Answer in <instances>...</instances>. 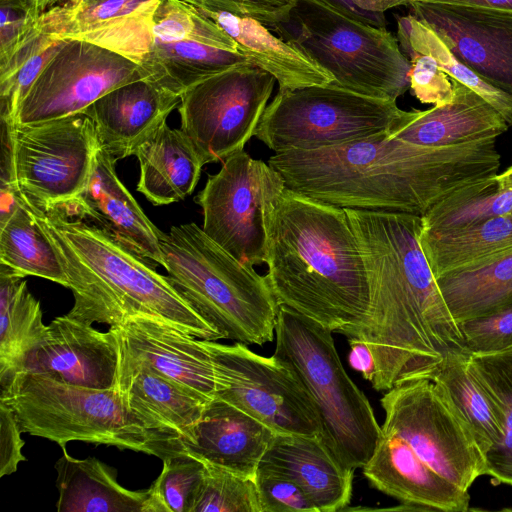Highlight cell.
<instances>
[{
  "mask_svg": "<svg viewBox=\"0 0 512 512\" xmlns=\"http://www.w3.org/2000/svg\"><path fill=\"white\" fill-rule=\"evenodd\" d=\"M40 302L22 277L0 265V388L23 371L26 356L47 333Z\"/></svg>",
  "mask_w": 512,
  "mask_h": 512,
  "instance_id": "cell-31",
  "label": "cell"
},
{
  "mask_svg": "<svg viewBox=\"0 0 512 512\" xmlns=\"http://www.w3.org/2000/svg\"><path fill=\"white\" fill-rule=\"evenodd\" d=\"M21 433L14 411L0 400V477L16 472L19 463L26 460Z\"/></svg>",
  "mask_w": 512,
  "mask_h": 512,
  "instance_id": "cell-46",
  "label": "cell"
},
{
  "mask_svg": "<svg viewBox=\"0 0 512 512\" xmlns=\"http://www.w3.org/2000/svg\"><path fill=\"white\" fill-rule=\"evenodd\" d=\"M496 139L422 146L390 131L313 150L275 153L268 164L285 187L348 209L424 215L455 190L497 174Z\"/></svg>",
  "mask_w": 512,
  "mask_h": 512,
  "instance_id": "cell-2",
  "label": "cell"
},
{
  "mask_svg": "<svg viewBox=\"0 0 512 512\" xmlns=\"http://www.w3.org/2000/svg\"><path fill=\"white\" fill-rule=\"evenodd\" d=\"M61 0H37L35 6V17L38 18L44 11L51 8Z\"/></svg>",
  "mask_w": 512,
  "mask_h": 512,
  "instance_id": "cell-52",
  "label": "cell"
},
{
  "mask_svg": "<svg viewBox=\"0 0 512 512\" xmlns=\"http://www.w3.org/2000/svg\"><path fill=\"white\" fill-rule=\"evenodd\" d=\"M115 159L99 145L86 188L71 202L60 206L109 232L132 251L163 267V232L147 217L120 181Z\"/></svg>",
  "mask_w": 512,
  "mask_h": 512,
  "instance_id": "cell-20",
  "label": "cell"
},
{
  "mask_svg": "<svg viewBox=\"0 0 512 512\" xmlns=\"http://www.w3.org/2000/svg\"><path fill=\"white\" fill-rule=\"evenodd\" d=\"M410 6L458 60L512 95V11L426 1Z\"/></svg>",
  "mask_w": 512,
  "mask_h": 512,
  "instance_id": "cell-17",
  "label": "cell"
},
{
  "mask_svg": "<svg viewBox=\"0 0 512 512\" xmlns=\"http://www.w3.org/2000/svg\"><path fill=\"white\" fill-rule=\"evenodd\" d=\"M158 0H61L36 20L40 31L57 39H78Z\"/></svg>",
  "mask_w": 512,
  "mask_h": 512,
  "instance_id": "cell-39",
  "label": "cell"
},
{
  "mask_svg": "<svg viewBox=\"0 0 512 512\" xmlns=\"http://www.w3.org/2000/svg\"><path fill=\"white\" fill-rule=\"evenodd\" d=\"M458 323L512 304V251L437 279Z\"/></svg>",
  "mask_w": 512,
  "mask_h": 512,
  "instance_id": "cell-33",
  "label": "cell"
},
{
  "mask_svg": "<svg viewBox=\"0 0 512 512\" xmlns=\"http://www.w3.org/2000/svg\"><path fill=\"white\" fill-rule=\"evenodd\" d=\"M273 29L340 87L395 101L410 88V62L385 26L361 22L313 0H298L289 21Z\"/></svg>",
  "mask_w": 512,
  "mask_h": 512,
  "instance_id": "cell-9",
  "label": "cell"
},
{
  "mask_svg": "<svg viewBox=\"0 0 512 512\" xmlns=\"http://www.w3.org/2000/svg\"><path fill=\"white\" fill-rule=\"evenodd\" d=\"M118 366L119 346L112 329L100 331L65 314L48 325L44 340L26 356L22 372L71 385L111 389L116 386Z\"/></svg>",
  "mask_w": 512,
  "mask_h": 512,
  "instance_id": "cell-19",
  "label": "cell"
},
{
  "mask_svg": "<svg viewBox=\"0 0 512 512\" xmlns=\"http://www.w3.org/2000/svg\"><path fill=\"white\" fill-rule=\"evenodd\" d=\"M408 58L410 89L424 104L441 105L449 102L454 94L451 78L429 54L415 50L402 51Z\"/></svg>",
  "mask_w": 512,
  "mask_h": 512,
  "instance_id": "cell-44",
  "label": "cell"
},
{
  "mask_svg": "<svg viewBox=\"0 0 512 512\" xmlns=\"http://www.w3.org/2000/svg\"><path fill=\"white\" fill-rule=\"evenodd\" d=\"M469 357L448 356L431 381L469 428L484 456L503 437V416L492 395L470 368Z\"/></svg>",
  "mask_w": 512,
  "mask_h": 512,
  "instance_id": "cell-32",
  "label": "cell"
},
{
  "mask_svg": "<svg viewBox=\"0 0 512 512\" xmlns=\"http://www.w3.org/2000/svg\"><path fill=\"white\" fill-rule=\"evenodd\" d=\"M319 4L327 6L336 10L337 12L344 14L353 19L361 22L375 25L385 26V19L378 18L369 14H366L355 7L350 0H313Z\"/></svg>",
  "mask_w": 512,
  "mask_h": 512,
  "instance_id": "cell-49",
  "label": "cell"
},
{
  "mask_svg": "<svg viewBox=\"0 0 512 512\" xmlns=\"http://www.w3.org/2000/svg\"><path fill=\"white\" fill-rule=\"evenodd\" d=\"M512 11V0H417Z\"/></svg>",
  "mask_w": 512,
  "mask_h": 512,
  "instance_id": "cell-51",
  "label": "cell"
},
{
  "mask_svg": "<svg viewBox=\"0 0 512 512\" xmlns=\"http://www.w3.org/2000/svg\"><path fill=\"white\" fill-rule=\"evenodd\" d=\"M1 132V191L47 210L86 188L100 142L84 113L34 124L1 120Z\"/></svg>",
  "mask_w": 512,
  "mask_h": 512,
  "instance_id": "cell-10",
  "label": "cell"
},
{
  "mask_svg": "<svg viewBox=\"0 0 512 512\" xmlns=\"http://www.w3.org/2000/svg\"><path fill=\"white\" fill-rule=\"evenodd\" d=\"M180 102V95L140 79L112 89L82 113L93 121L100 145L117 161L135 155Z\"/></svg>",
  "mask_w": 512,
  "mask_h": 512,
  "instance_id": "cell-22",
  "label": "cell"
},
{
  "mask_svg": "<svg viewBox=\"0 0 512 512\" xmlns=\"http://www.w3.org/2000/svg\"><path fill=\"white\" fill-rule=\"evenodd\" d=\"M209 11L251 17L272 29L289 21L298 0H181Z\"/></svg>",
  "mask_w": 512,
  "mask_h": 512,
  "instance_id": "cell-45",
  "label": "cell"
},
{
  "mask_svg": "<svg viewBox=\"0 0 512 512\" xmlns=\"http://www.w3.org/2000/svg\"><path fill=\"white\" fill-rule=\"evenodd\" d=\"M275 78L247 62L197 82L181 95L180 129L203 166L224 161L254 136Z\"/></svg>",
  "mask_w": 512,
  "mask_h": 512,
  "instance_id": "cell-13",
  "label": "cell"
},
{
  "mask_svg": "<svg viewBox=\"0 0 512 512\" xmlns=\"http://www.w3.org/2000/svg\"><path fill=\"white\" fill-rule=\"evenodd\" d=\"M420 243L435 278L512 251V213L447 230H424Z\"/></svg>",
  "mask_w": 512,
  "mask_h": 512,
  "instance_id": "cell-30",
  "label": "cell"
},
{
  "mask_svg": "<svg viewBox=\"0 0 512 512\" xmlns=\"http://www.w3.org/2000/svg\"><path fill=\"white\" fill-rule=\"evenodd\" d=\"M258 468L293 480L317 512L341 511L350 503L354 469L343 465L321 436L275 434Z\"/></svg>",
  "mask_w": 512,
  "mask_h": 512,
  "instance_id": "cell-23",
  "label": "cell"
},
{
  "mask_svg": "<svg viewBox=\"0 0 512 512\" xmlns=\"http://www.w3.org/2000/svg\"><path fill=\"white\" fill-rule=\"evenodd\" d=\"M275 434L254 417L215 396L183 447L203 462L254 479Z\"/></svg>",
  "mask_w": 512,
  "mask_h": 512,
  "instance_id": "cell-24",
  "label": "cell"
},
{
  "mask_svg": "<svg viewBox=\"0 0 512 512\" xmlns=\"http://www.w3.org/2000/svg\"><path fill=\"white\" fill-rule=\"evenodd\" d=\"M167 278L222 339L263 345L274 338L279 304L265 276L236 259L196 223L161 236Z\"/></svg>",
  "mask_w": 512,
  "mask_h": 512,
  "instance_id": "cell-5",
  "label": "cell"
},
{
  "mask_svg": "<svg viewBox=\"0 0 512 512\" xmlns=\"http://www.w3.org/2000/svg\"><path fill=\"white\" fill-rule=\"evenodd\" d=\"M403 112L395 100L313 85L278 91L254 136L275 153L320 149L390 131Z\"/></svg>",
  "mask_w": 512,
  "mask_h": 512,
  "instance_id": "cell-11",
  "label": "cell"
},
{
  "mask_svg": "<svg viewBox=\"0 0 512 512\" xmlns=\"http://www.w3.org/2000/svg\"><path fill=\"white\" fill-rule=\"evenodd\" d=\"M135 63L144 80L175 94L249 60L236 42L199 8L158 0L78 38Z\"/></svg>",
  "mask_w": 512,
  "mask_h": 512,
  "instance_id": "cell-6",
  "label": "cell"
},
{
  "mask_svg": "<svg viewBox=\"0 0 512 512\" xmlns=\"http://www.w3.org/2000/svg\"><path fill=\"white\" fill-rule=\"evenodd\" d=\"M200 10L236 42L250 63L275 78L279 91L333 82L332 76L301 49L273 35L262 22L229 12Z\"/></svg>",
  "mask_w": 512,
  "mask_h": 512,
  "instance_id": "cell-27",
  "label": "cell"
},
{
  "mask_svg": "<svg viewBox=\"0 0 512 512\" xmlns=\"http://www.w3.org/2000/svg\"><path fill=\"white\" fill-rule=\"evenodd\" d=\"M468 354L486 355L512 348V304L458 322Z\"/></svg>",
  "mask_w": 512,
  "mask_h": 512,
  "instance_id": "cell-42",
  "label": "cell"
},
{
  "mask_svg": "<svg viewBox=\"0 0 512 512\" xmlns=\"http://www.w3.org/2000/svg\"><path fill=\"white\" fill-rule=\"evenodd\" d=\"M452 99L424 111H404L390 130V137L422 146H452L497 138L509 125L501 114L476 92L451 79Z\"/></svg>",
  "mask_w": 512,
  "mask_h": 512,
  "instance_id": "cell-25",
  "label": "cell"
},
{
  "mask_svg": "<svg viewBox=\"0 0 512 512\" xmlns=\"http://www.w3.org/2000/svg\"><path fill=\"white\" fill-rule=\"evenodd\" d=\"M265 263L279 306L344 336L367 319L366 268L344 208L286 188L272 213Z\"/></svg>",
  "mask_w": 512,
  "mask_h": 512,
  "instance_id": "cell-3",
  "label": "cell"
},
{
  "mask_svg": "<svg viewBox=\"0 0 512 512\" xmlns=\"http://www.w3.org/2000/svg\"><path fill=\"white\" fill-rule=\"evenodd\" d=\"M0 400L14 411L23 433L61 447L81 441L162 460L185 452L179 438L147 428L115 388H88L22 372L0 388Z\"/></svg>",
  "mask_w": 512,
  "mask_h": 512,
  "instance_id": "cell-7",
  "label": "cell"
},
{
  "mask_svg": "<svg viewBox=\"0 0 512 512\" xmlns=\"http://www.w3.org/2000/svg\"><path fill=\"white\" fill-rule=\"evenodd\" d=\"M109 328L119 346L117 380L133 369L147 367L209 400L215 397V367L204 339L144 315L127 317Z\"/></svg>",
  "mask_w": 512,
  "mask_h": 512,
  "instance_id": "cell-18",
  "label": "cell"
},
{
  "mask_svg": "<svg viewBox=\"0 0 512 512\" xmlns=\"http://www.w3.org/2000/svg\"><path fill=\"white\" fill-rule=\"evenodd\" d=\"M162 461V471L150 486V512H192L205 463L186 451Z\"/></svg>",
  "mask_w": 512,
  "mask_h": 512,
  "instance_id": "cell-40",
  "label": "cell"
},
{
  "mask_svg": "<svg viewBox=\"0 0 512 512\" xmlns=\"http://www.w3.org/2000/svg\"><path fill=\"white\" fill-rule=\"evenodd\" d=\"M254 481L261 512H317L302 488L285 475L258 468Z\"/></svg>",
  "mask_w": 512,
  "mask_h": 512,
  "instance_id": "cell-43",
  "label": "cell"
},
{
  "mask_svg": "<svg viewBox=\"0 0 512 512\" xmlns=\"http://www.w3.org/2000/svg\"><path fill=\"white\" fill-rule=\"evenodd\" d=\"M383 426L414 454L463 490L485 475V460L469 428L429 379L404 382L381 398Z\"/></svg>",
  "mask_w": 512,
  "mask_h": 512,
  "instance_id": "cell-15",
  "label": "cell"
},
{
  "mask_svg": "<svg viewBox=\"0 0 512 512\" xmlns=\"http://www.w3.org/2000/svg\"><path fill=\"white\" fill-rule=\"evenodd\" d=\"M469 366L499 406L503 437L485 455V474L512 485V348L493 354L471 355Z\"/></svg>",
  "mask_w": 512,
  "mask_h": 512,
  "instance_id": "cell-38",
  "label": "cell"
},
{
  "mask_svg": "<svg viewBox=\"0 0 512 512\" xmlns=\"http://www.w3.org/2000/svg\"><path fill=\"white\" fill-rule=\"evenodd\" d=\"M275 333L273 356L295 371L313 399L322 440L346 467H364L373 455L381 426L369 400L346 373L333 332L280 305Z\"/></svg>",
  "mask_w": 512,
  "mask_h": 512,
  "instance_id": "cell-8",
  "label": "cell"
},
{
  "mask_svg": "<svg viewBox=\"0 0 512 512\" xmlns=\"http://www.w3.org/2000/svg\"><path fill=\"white\" fill-rule=\"evenodd\" d=\"M205 463L192 512H261L254 479Z\"/></svg>",
  "mask_w": 512,
  "mask_h": 512,
  "instance_id": "cell-41",
  "label": "cell"
},
{
  "mask_svg": "<svg viewBox=\"0 0 512 512\" xmlns=\"http://www.w3.org/2000/svg\"><path fill=\"white\" fill-rule=\"evenodd\" d=\"M348 342L351 348L349 355L351 366L361 372L362 376L371 383L376 372L371 351L366 344L360 341L348 339Z\"/></svg>",
  "mask_w": 512,
  "mask_h": 512,
  "instance_id": "cell-48",
  "label": "cell"
},
{
  "mask_svg": "<svg viewBox=\"0 0 512 512\" xmlns=\"http://www.w3.org/2000/svg\"><path fill=\"white\" fill-rule=\"evenodd\" d=\"M0 56L14 48L33 28V18L24 7L14 0H0Z\"/></svg>",
  "mask_w": 512,
  "mask_h": 512,
  "instance_id": "cell-47",
  "label": "cell"
},
{
  "mask_svg": "<svg viewBox=\"0 0 512 512\" xmlns=\"http://www.w3.org/2000/svg\"><path fill=\"white\" fill-rule=\"evenodd\" d=\"M22 203L52 243L66 273L74 296L68 316L113 326L144 315L199 339H222L155 264L109 232L61 207L41 210Z\"/></svg>",
  "mask_w": 512,
  "mask_h": 512,
  "instance_id": "cell-4",
  "label": "cell"
},
{
  "mask_svg": "<svg viewBox=\"0 0 512 512\" xmlns=\"http://www.w3.org/2000/svg\"><path fill=\"white\" fill-rule=\"evenodd\" d=\"M115 388L147 428L175 436L182 445L191 439L211 401L147 367H138L119 378Z\"/></svg>",
  "mask_w": 512,
  "mask_h": 512,
  "instance_id": "cell-26",
  "label": "cell"
},
{
  "mask_svg": "<svg viewBox=\"0 0 512 512\" xmlns=\"http://www.w3.org/2000/svg\"><path fill=\"white\" fill-rule=\"evenodd\" d=\"M397 39L402 51L415 50L432 56L451 78L467 86L491 104L512 126V95L479 77L458 60L438 35L412 14L397 19Z\"/></svg>",
  "mask_w": 512,
  "mask_h": 512,
  "instance_id": "cell-37",
  "label": "cell"
},
{
  "mask_svg": "<svg viewBox=\"0 0 512 512\" xmlns=\"http://www.w3.org/2000/svg\"><path fill=\"white\" fill-rule=\"evenodd\" d=\"M360 11L378 17L384 18V12L401 5H411L417 0H350Z\"/></svg>",
  "mask_w": 512,
  "mask_h": 512,
  "instance_id": "cell-50",
  "label": "cell"
},
{
  "mask_svg": "<svg viewBox=\"0 0 512 512\" xmlns=\"http://www.w3.org/2000/svg\"><path fill=\"white\" fill-rule=\"evenodd\" d=\"M286 189L268 162L243 150L226 158L195 197L203 213L202 230L244 264L265 263L274 208Z\"/></svg>",
  "mask_w": 512,
  "mask_h": 512,
  "instance_id": "cell-12",
  "label": "cell"
},
{
  "mask_svg": "<svg viewBox=\"0 0 512 512\" xmlns=\"http://www.w3.org/2000/svg\"><path fill=\"white\" fill-rule=\"evenodd\" d=\"M62 42L40 31L35 23L14 48L0 56L1 120L14 121L31 85Z\"/></svg>",
  "mask_w": 512,
  "mask_h": 512,
  "instance_id": "cell-36",
  "label": "cell"
},
{
  "mask_svg": "<svg viewBox=\"0 0 512 512\" xmlns=\"http://www.w3.org/2000/svg\"><path fill=\"white\" fill-rule=\"evenodd\" d=\"M19 3L22 7L26 9V11L33 17H35V6L37 0H14Z\"/></svg>",
  "mask_w": 512,
  "mask_h": 512,
  "instance_id": "cell-53",
  "label": "cell"
},
{
  "mask_svg": "<svg viewBox=\"0 0 512 512\" xmlns=\"http://www.w3.org/2000/svg\"><path fill=\"white\" fill-rule=\"evenodd\" d=\"M362 469L373 487L401 501L405 510L469 509L467 490L431 469L400 436L383 425L373 455Z\"/></svg>",
  "mask_w": 512,
  "mask_h": 512,
  "instance_id": "cell-21",
  "label": "cell"
},
{
  "mask_svg": "<svg viewBox=\"0 0 512 512\" xmlns=\"http://www.w3.org/2000/svg\"><path fill=\"white\" fill-rule=\"evenodd\" d=\"M0 265L18 277L36 276L68 288L52 243L18 198L11 212L0 219Z\"/></svg>",
  "mask_w": 512,
  "mask_h": 512,
  "instance_id": "cell-34",
  "label": "cell"
},
{
  "mask_svg": "<svg viewBox=\"0 0 512 512\" xmlns=\"http://www.w3.org/2000/svg\"><path fill=\"white\" fill-rule=\"evenodd\" d=\"M61 448L55 463L59 512H150V488H124L112 467L94 457L74 458Z\"/></svg>",
  "mask_w": 512,
  "mask_h": 512,
  "instance_id": "cell-28",
  "label": "cell"
},
{
  "mask_svg": "<svg viewBox=\"0 0 512 512\" xmlns=\"http://www.w3.org/2000/svg\"><path fill=\"white\" fill-rule=\"evenodd\" d=\"M137 190L154 205L183 200L194 191L203 164L181 129L160 126L136 150Z\"/></svg>",
  "mask_w": 512,
  "mask_h": 512,
  "instance_id": "cell-29",
  "label": "cell"
},
{
  "mask_svg": "<svg viewBox=\"0 0 512 512\" xmlns=\"http://www.w3.org/2000/svg\"><path fill=\"white\" fill-rule=\"evenodd\" d=\"M512 213V188L497 174L471 182L436 203L422 218L424 230H447Z\"/></svg>",
  "mask_w": 512,
  "mask_h": 512,
  "instance_id": "cell-35",
  "label": "cell"
},
{
  "mask_svg": "<svg viewBox=\"0 0 512 512\" xmlns=\"http://www.w3.org/2000/svg\"><path fill=\"white\" fill-rule=\"evenodd\" d=\"M140 79L138 66L126 57L90 41L63 39L31 85L13 122L34 124L82 113L112 89Z\"/></svg>",
  "mask_w": 512,
  "mask_h": 512,
  "instance_id": "cell-16",
  "label": "cell"
},
{
  "mask_svg": "<svg viewBox=\"0 0 512 512\" xmlns=\"http://www.w3.org/2000/svg\"><path fill=\"white\" fill-rule=\"evenodd\" d=\"M344 209L370 293L367 319L345 337L371 351L372 387L388 391L407 381L431 380L448 356H470L422 249L421 216Z\"/></svg>",
  "mask_w": 512,
  "mask_h": 512,
  "instance_id": "cell-1",
  "label": "cell"
},
{
  "mask_svg": "<svg viewBox=\"0 0 512 512\" xmlns=\"http://www.w3.org/2000/svg\"><path fill=\"white\" fill-rule=\"evenodd\" d=\"M211 353L216 397L254 417L276 434L321 436L318 410L295 371L275 356L265 357L240 342L204 340Z\"/></svg>",
  "mask_w": 512,
  "mask_h": 512,
  "instance_id": "cell-14",
  "label": "cell"
}]
</instances>
